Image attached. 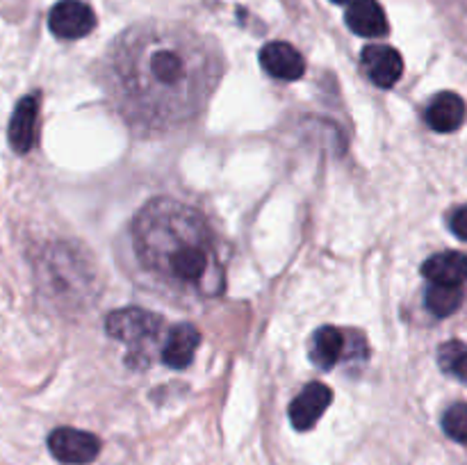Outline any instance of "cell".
<instances>
[{
    "label": "cell",
    "mask_w": 467,
    "mask_h": 465,
    "mask_svg": "<svg viewBox=\"0 0 467 465\" xmlns=\"http://www.w3.org/2000/svg\"><path fill=\"white\" fill-rule=\"evenodd\" d=\"M222 76L219 46L176 23L130 27L99 64L109 108L140 137L167 135L199 119Z\"/></svg>",
    "instance_id": "1"
},
{
    "label": "cell",
    "mask_w": 467,
    "mask_h": 465,
    "mask_svg": "<svg viewBox=\"0 0 467 465\" xmlns=\"http://www.w3.org/2000/svg\"><path fill=\"white\" fill-rule=\"evenodd\" d=\"M130 244L141 272L167 296L201 301L223 292L219 235L192 205L169 196L149 201L132 219Z\"/></svg>",
    "instance_id": "2"
},
{
    "label": "cell",
    "mask_w": 467,
    "mask_h": 465,
    "mask_svg": "<svg viewBox=\"0 0 467 465\" xmlns=\"http://www.w3.org/2000/svg\"><path fill=\"white\" fill-rule=\"evenodd\" d=\"M105 331L114 340H121L130 346L155 342L164 331V319L141 308L114 310L105 319Z\"/></svg>",
    "instance_id": "3"
},
{
    "label": "cell",
    "mask_w": 467,
    "mask_h": 465,
    "mask_svg": "<svg viewBox=\"0 0 467 465\" xmlns=\"http://www.w3.org/2000/svg\"><path fill=\"white\" fill-rule=\"evenodd\" d=\"M48 450L59 463L87 465L99 456L100 440L89 431H80V429H71V427H59L48 436Z\"/></svg>",
    "instance_id": "4"
},
{
    "label": "cell",
    "mask_w": 467,
    "mask_h": 465,
    "mask_svg": "<svg viewBox=\"0 0 467 465\" xmlns=\"http://www.w3.org/2000/svg\"><path fill=\"white\" fill-rule=\"evenodd\" d=\"M48 27L57 39H82L96 27V14L82 0H59L48 14Z\"/></svg>",
    "instance_id": "5"
},
{
    "label": "cell",
    "mask_w": 467,
    "mask_h": 465,
    "mask_svg": "<svg viewBox=\"0 0 467 465\" xmlns=\"http://www.w3.org/2000/svg\"><path fill=\"white\" fill-rule=\"evenodd\" d=\"M360 68L381 89H390L404 73V59L392 46L372 44L360 53Z\"/></svg>",
    "instance_id": "6"
},
{
    "label": "cell",
    "mask_w": 467,
    "mask_h": 465,
    "mask_svg": "<svg viewBox=\"0 0 467 465\" xmlns=\"http://www.w3.org/2000/svg\"><path fill=\"white\" fill-rule=\"evenodd\" d=\"M331 388L324 386V383H308L290 404L292 427H295L296 431H308V429H313L315 424L319 422V418L324 415V410L331 406Z\"/></svg>",
    "instance_id": "7"
},
{
    "label": "cell",
    "mask_w": 467,
    "mask_h": 465,
    "mask_svg": "<svg viewBox=\"0 0 467 465\" xmlns=\"http://www.w3.org/2000/svg\"><path fill=\"white\" fill-rule=\"evenodd\" d=\"M36 119H39V96L32 94L18 100L12 119H9V146L16 153L26 155L36 144Z\"/></svg>",
    "instance_id": "8"
},
{
    "label": "cell",
    "mask_w": 467,
    "mask_h": 465,
    "mask_svg": "<svg viewBox=\"0 0 467 465\" xmlns=\"http://www.w3.org/2000/svg\"><path fill=\"white\" fill-rule=\"evenodd\" d=\"M260 64L276 80L295 82L306 73V59L295 46L285 41H272L260 50Z\"/></svg>",
    "instance_id": "9"
},
{
    "label": "cell",
    "mask_w": 467,
    "mask_h": 465,
    "mask_svg": "<svg viewBox=\"0 0 467 465\" xmlns=\"http://www.w3.org/2000/svg\"><path fill=\"white\" fill-rule=\"evenodd\" d=\"M345 21L351 32L358 36H383L388 35V18L377 0H354L345 14Z\"/></svg>",
    "instance_id": "10"
},
{
    "label": "cell",
    "mask_w": 467,
    "mask_h": 465,
    "mask_svg": "<svg viewBox=\"0 0 467 465\" xmlns=\"http://www.w3.org/2000/svg\"><path fill=\"white\" fill-rule=\"evenodd\" d=\"M201 333L192 324H176L169 331L167 342L162 346L164 365L173 369H182L194 360L196 349H199Z\"/></svg>",
    "instance_id": "11"
},
{
    "label": "cell",
    "mask_w": 467,
    "mask_h": 465,
    "mask_svg": "<svg viewBox=\"0 0 467 465\" xmlns=\"http://www.w3.org/2000/svg\"><path fill=\"white\" fill-rule=\"evenodd\" d=\"M467 117L465 100L454 91H442L427 109V123L436 132H454L463 126Z\"/></svg>",
    "instance_id": "12"
},
{
    "label": "cell",
    "mask_w": 467,
    "mask_h": 465,
    "mask_svg": "<svg viewBox=\"0 0 467 465\" xmlns=\"http://www.w3.org/2000/svg\"><path fill=\"white\" fill-rule=\"evenodd\" d=\"M424 278L438 285H463L467 281V255L459 251H445V253L431 255L422 264Z\"/></svg>",
    "instance_id": "13"
},
{
    "label": "cell",
    "mask_w": 467,
    "mask_h": 465,
    "mask_svg": "<svg viewBox=\"0 0 467 465\" xmlns=\"http://www.w3.org/2000/svg\"><path fill=\"white\" fill-rule=\"evenodd\" d=\"M345 351V333L336 326H322L310 340V358L319 369L336 367Z\"/></svg>",
    "instance_id": "14"
},
{
    "label": "cell",
    "mask_w": 467,
    "mask_h": 465,
    "mask_svg": "<svg viewBox=\"0 0 467 465\" xmlns=\"http://www.w3.org/2000/svg\"><path fill=\"white\" fill-rule=\"evenodd\" d=\"M461 301H463V290L459 285H438V283H431V287L427 290V308L436 317H450L451 313L459 310Z\"/></svg>",
    "instance_id": "15"
},
{
    "label": "cell",
    "mask_w": 467,
    "mask_h": 465,
    "mask_svg": "<svg viewBox=\"0 0 467 465\" xmlns=\"http://www.w3.org/2000/svg\"><path fill=\"white\" fill-rule=\"evenodd\" d=\"M441 367L445 372L456 374L461 381L467 383V346L459 340H450L441 346Z\"/></svg>",
    "instance_id": "16"
},
{
    "label": "cell",
    "mask_w": 467,
    "mask_h": 465,
    "mask_svg": "<svg viewBox=\"0 0 467 465\" xmlns=\"http://www.w3.org/2000/svg\"><path fill=\"white\" fill-rule=\"evenodd\" d=\"M442 429L456 442L467 445V404H454L442 415Z\"/></svg>",
    "instance_id": "17"
},
{
    "label": "cell",
    "mask_w": 467,
    "mask_h": 465,
    "mask_svg": "<svg viewBox=\"0 0 467 465\" xmlns=\"http://www.w3.org/2000/svg\"><path fill=\"white\" fill-rule=\"evenodd\" d=\"M450 228L454 231L456 237H461V240L467 242V205L463 208L454 210L450 217Z\"/></svg>",
    "instance_id": "18"
},
{
    "label": "cell",
    "mask_w": 467,
    "mask_h": 465,
    "mask_svg": "<svg viewBox=\"0 0 467 465\" xmlns=\"http://www.w3.org/2000/svg\"><path fill=\"white\" fill-rule=\"evenodd\" d=\"M333 3H337V5H345V3H351V0H333Z\"/></svg>",
    "instance_id": "19"
}]
</instances>
